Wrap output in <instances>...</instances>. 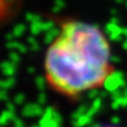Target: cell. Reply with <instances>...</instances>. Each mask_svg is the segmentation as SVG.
I'll return each mask as SVG.
<instances>
[{
	"label": "cell",
	"mask_w": 127,
	"mask_h": 127,
	"mask_svg": "<svg viewBox=\"0 0 127 127\" xmlns=\"http://www.w3.org/2000/svg\"><path fill=\"white\" fill-rule=\"evenodd\" d=\"M43 70L54 92L77 100L88 91L102 88L113 73L110 42L96 25L63 19L46 50Z\"/></svg>",
	"instance_id": "1"
},
{
	"label": "cell",
	"mask_w": 127,
	"mask_h": 127,
	"mask_svg": "<svg viewBox=\"0 0 127 127\" xmlns=\"http://www.w3.org/2000/svg\"><path fill=\"white\" fill-rule=\"evenodd\" d=\"M98 127H118V126H112V125H103V126H98Z\"/></svg>",
	"instance_id": "2"
}]
</instances>
